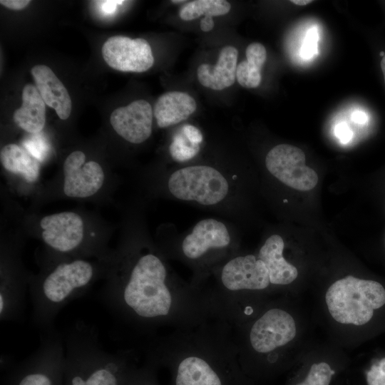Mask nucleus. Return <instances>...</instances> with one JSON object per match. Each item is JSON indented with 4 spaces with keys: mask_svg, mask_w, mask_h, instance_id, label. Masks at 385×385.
<instances>
[{
    "mask_svg": "<svg viewBox=\"0 0 385 385\" xmlns=\"http://www.w3.org/2000/svg\"><path fill=\"white\" fill-rule=\"evenodd\" d=\"M185 1H183V0H179V1H176V0H174V1H172L173 3L174 4H180V3H182V2H185Z\"/></svg>",
    "mask_w": 385,
    "mask_h": 385,
    "instance_id": "37",
    "label": "nucleus"
},
{
    "mask_svg": "<svg viewBox=\"0 0 385 385\" xmlns=\"http://www.w3.org/2000/svg\"><path fill=\"white\" fill-rule=\"evenodd\" d=\"M200 145L192 144L181 130L174 134L169 145V153L175 163H186L200 153Z\"/></svg>",
    "mask_w": 385,
    "mask_h": 385,
    "instance_id": "23",
    "label": "nucleus"
},
{
    "mask_svg": "<svg viewBox=\"0 0 385 385\" xmlns=\"http://www.w3.org/2000/svg\"><path fill=\"white\" fill-rule=\"evenodd\" d=\"M305 155L299 148L279 144L266 155L268 173L282 183L297 190L313 189L318 182L317 173L305 165Z\"/></svg>",
    "mask_w": 385,
    "mask_h": 385,
    "instance_id": "9",
    "label": "nucleus"
},
{
    "mask_svg": "<svg viewBox=\"0 0 385 385\" xmlns=\"http://www.w3.org/2000/svg\"><path fill=\"white\" fill-rule=\"evenodd\" d=\"M157 367L150 361L142 366H134L130 370L123 385H160L157 377Z\"/></svg>",
    "mask_w": 385,
    "mask_h": 385,
    "instance_id": "24",
    "label": "nucleus"
},
{
    "mask_svg": "<svg viewBox=\"0 0 385 385\" xmlns=\"http://www.w3.org/2000/svg\"><path fill=\"white\" fill-rule=\"evenodd\" d=\"M63 192L70 197H88L102 187L105 175L96 161L86 163V155L81 150L70 153L63 163Z\"/></svg>",
    "mask_w": 385,
    "mask_h": 385,
    "instance_id": "12",
    "label": "nucleus"
},
{
    "mask_svg": "<svg viewBox=\"0 0 385 385\" xmlns=\"http://www.w3.org/2000/svg\"><path fill=\"white\" fill-rule=\"evenodd\" d=\"M368 385H385V358L371 366L366 374Z\"/></svg>",
    "mask_w": 385,
    "mask_h": 385,
    "instance_id": "28",
    "label": "nucleus"
},
{
    "mask_svg": "<svg viewBox=\"0 0 385 385\" xmlns=\"http://www.w3.org/2000/svg\"><path fill=\"white\" fill-rule=\"evenodd\" d=\"M200 29L202 31L207 32L211 31L214 26V20L212 16H205L200 21Z\"/></svg>",
    "mask_w": 385,
    "mask_h": 385,
    "instance_id": "33",
    "label": "nucleus"
},
{
    "mask_svg": "<svg viewBox=\"0 0 385 385\" xmlns=\"http://www.w3.org/2000/svg\"><path fill=\"white\" fill-rule=\"evenodd\" d=\"M21 98L22 104L14 113V121L29 133H39L46 123V104L36 87L30 83L24 87Z\"/></svg>",
    "mask_w": 385,
    "mask_h": 385,
    "instance_id": "19",
    "label": "nucleus"
},
{
    "mask_svg": "<svg viewBox=\"0 0 385 385\" xmlns=\"http://www.w3.org/2000/svg\"><path fill=\"white\" fill-rule=\"evenodd\" d=\"M246 60L237 66L236 78L240 86L254 88L260 86L262 81L261 70L267 59V51L260 43H252L245 51Z\"/></svg>",
    "mask_w": 385,
    "mask_h": 385,
    "instance_id": "21",
    "label": "nucleus"
},
{
    "mask_svg": "<svg viewBox=\"0 0 385 385\" xmlns=\"http://www.w3.org/2000/svg\"><path fill=\"white\" fill-rule=\"evenodd\" d=\"M296 332V324L289 313L280 308H271L250 327L249 346L255 353L271 354L291 342Z\"/></svg>",
    "mask_w": 385,
    "mask_h": 385,
    "instance_id": "10",
    "label": "nucleus"
},
{
    "mask_svg": "<svg viewBox=\"0 0 385 385\" xmlns=\"http://www.w3.org/2000/svg\"><path fill=\"white\" fill-rule=\"evenodd\" d=\"M165 192L174 200L215 212L233 222L240 194V175L210 163L174 168L165 175Z\"/></svg>",
    "mask_w": 385,
    "mask_h": 385,
    "instance_id": "4",
    "label": "nucleus"
},
{
    "mask_svg": "<svg viewBox=\"0 0 385 385\" xmlns=\"http://www.w3.org/2000/svg\"><path fill=\"white\" fill-rule=\"evenodd\" d=\"M114 130L133 144L148 140L152 133L153 111L150 104L140 99L115 109L110 117Z\"/></svg>",
    "mask_w": 385,
    "mask_h": 385,
    "instance_id": "14",
    "label": "nucleus"
},
{
    "mask_svg": "<svg viewBox=\"0 0 385 385\" xmlns=\"http://www.w3.org/2000/svg\"><path fill=\"white\" fill-rule=\"evenodd\" d=\"M40 226L44 242L54 251L66 254L79 248L83 240V222L79 215L62 212L43 217Z\"/></svg>",
    "mask_w": 385,
    "mask_h": 385,
    "instance_id": "13",
    "label": "nucleus"
},
{
    "mask_svg": "<svg viewBox=\"0 0 385 385\" xmlns=\"http://www.w3.org/2000/svg\"><path fill=\"white\" fill-rule=\"evenodd\" d=\"M194 98L180 91L161 95L154 107V115L160 128H166L186 120L196 110Z\"/></svg>",
    "mask_w": 385,
    "mask_h": 385,
    "instance_id": "18",
    "label": "nucleus"
},
{
    "mask_svg": "<svg viewBox=\"0 0 385 385\" xmlns=\"http://www.w3.org/2000/svg\"><path fill=\"white\" fill-rule=\"evenodd\" d=\"M181 131L192 144L200 145L203 140L202 133L195 125L185 124L182 126Z\"/></svg>",
    "mask_w": 385,
    "mask_h": 385,
    "instance_id": "29",
    "label": "nucleus"
},
{
    "mask_svg": "<svg viewBox=\"0 0 385 385\" xmlns=\"http://www.w3.org/2000/svg\"><path fill=\"white\" fill-rule=\"evenodd\" d=\"M63 337V385H123L135 365L133 350L106 351L93 325L78 321Z\"/></svg>",
    "mask_w": 385,
    "mask_h": 385,
    "instance_id": "3",
    "label": "nucleus"
},
{
    "mask_svg": "<svg viewBox=\"0 0 385 385\" xmlns=\"http://www.w3.org/2000/svg\"><path fill=\"white\" fill-rule=\"evenodd\" d=\"M119 260L101 297L128 324L152 332L163 327L195 325L214 317L207 291L182 279L163 252L139 247Z\"/></svg>",
    "mask_w": 385,
    "mask_h": 385,
    "instance_id": "1",
    "label": "nucleus"
},
{
    "mask_svg": "<svg viewBox=\"0 0 385 385\" xmlns=\"http://www.w3.org/2000/svg\"><path fill=\"white\" fill-rule=\"evenodd\" d=\"M381 68L384 76V83H385V54L383 56L381 61Z\"/></svg>",
    "mask_w": 385,
    "mask_h": 385,
    "instance_id": "36",
    "label": "nucleus"
},
{
    "mask_svg": "<svg viewBox=\"0 0 385 385\" xmlns=\"http://www.w3.org/2000/svg\"><path fill=\"white\" fill-rule=\"evenodd\" d=\"M101 52L106 63L120 71L141 73L148 71L154 63L151 47L142 38L111 36L103 43Z\"/></svg>",
    "mask_w": 385,
    "mask_h": 385,
    "instance_id": "11",
    "label": "nucleus"
},
{
    "mask_svg": "<svg viewBox=\"0 0 385 385\" xmlns=\"http://www.w3.org/2000/svg\"><path fill=\"white\" fill-rule=\"evenodd\" d=\"M31 73L45 104L53 108L60 119L66 120L71 112V99L63 83L45 65L34 66Z\"/></svg>",
    "mask_w": 385,
    "mask_h": 385,
    "instance_id": "15",
    "label": "nucleus"
},
{
    "mask_svg": "<svg viewBox=\"0 0 385 385\" xmlns=\"http://www.w3.org/2000/svg\"><path fill=\"white\" fill-rule=\"evenodd\" d=\"M237 49L232 46L224 47L217 63L212 66L201 64L197 71L199 82L205 87L221 91L234 84L236 78Z\"/></svg>",
    "mask_w": 385,
    "mask_h": 385,
    "instance_id": "17",
    "label": "nucleus"
},
{
    "mask_svg": "<svg viewBox=\"0 0 385 385\" xmlns=\"http://www.w3.org/2000/svg\"><path fill=\"white\" fill-rule=\"evenodd\" d=\"M237 357L232 327L216 317L156 339L147 354L168 369L170 385H238Z\"/></svg>",
    "mask_w": 385,
    "mask_h": 385,
    "instance_id": "2",
    "label": "nucleus"
},
{
    "mask_svg": "<svg viewBox=\"0 0 385 385\" xmlns=\"http://www.w3.org/2000/svg\"><path fill=\"white\" fill-rule=\"evenodd\" d=\"M335 135L341 143L346 144L353 138L351 130L345 123H338L335 127Z\"/></svg>",
    "mask_w": 385,
    "mask_h": 385,
    "instance_id": "30",
    "label": "nucleus"
},
{
    "mask_svg": "<svg viewBox=\"0 0 385 385\" xmlns=\"http://www.w3.org/2000/svg\"><path fill=\"white\" fill-rule=\"evenodd\" d=\"M95 266L82 259L63 261L31 282L32 319L43 332L54 329L60 311L81 297L94 281Z\"/></svg>",
    "mask_w": 385,
    "mask_h": 385,
    "instance_id": "6",
    "label": "nucleus"
},
{
    "mask_svg": "<svg viewBox=\"0 0 385 385\" xmlns=\"http://www.w3.org/2000/svg\"><path fill=\"white\" fill-rule=\"evenodd\" d=\"M39 133L32 134V136L25 140L24 147L36 159L42 161L48 154V145Z\"/></svg>",
    "mask_w": 385,
    "mask_h": 385,
    "instance_id": "26",
    "label": "nucleus"
},
{
    "mask_svg": "<svg viewBox=\"0 0 385 385\" xmlns=\"http://www.w3.org/2000/svg\"><path fill=\"white\" fill-rule=\"evenodd\" d=\"M230 9V4L225 0H195L186 4L180 11L179 16L183 21H190L202 15L222 16Z\"/></svg>",
    "mask_w": 385,
    "mask_h": 385,
    "instance_id": "22",
    "label": "nucleus"
},
{
    "mask_svg": "<svg viewBox=\"0 0 385 385\" xmlns=\"http://www.w3.org/2000/svg\"><path fill=\"white\" fill-rule=\"evenodd\" d=\"M122 1H100L102 11L106 14H112L115 10L118 4H121Z\"/></svg>",
    "mask_w": 385,
    "mask_h": 385,
    "instance_id": "32",
    "label": "nucleus"
},
{
    "mask_svg": "<svg viewBox=\"0 0 385 385\" xmlns=\"http://www.w3.org/2000/svg\"><path fill=\"white\" fill-rule=\"evenodd\" d=\"M64 368L63 336L45 331L38 349L7 371L4 385H63Z\"/></svg>",
    "mask_w": 385,
    "mask_h": 385,
    "instance_id": "8",
    "label": "nucleus"
},
{
    "mask_svg": "<svg viewBox=\"0 0 385 385\" xmlns=\"http://www.w3.org/2000/svg\"><path fill=\"white\" fill-rule=\"evenodd\" d=\"M334 373L326 362L313 364L305 379L297 385H329Z\"/></svg>",
    "mask_w": 385,
    "mask_h": 385,
    "instance_id": "25",
    "label": "nucleus"
},
{
    "mask_svg": "<svg viewBox=\"0 0 385 385\" xmlns=\"http://www.w3.org/2000/svg\"><path fill=\"white\" fill-rule=\"evenodd\" d=\"M325 300L331 316L341 324L363 325L385 304V289L378 282L346 276L327 289Z\"/></svg>",
    "mask_w": 385,
    "mask_h": 385,
    "instance_id": "7",
    "label": "nucleus"
},
{
    "mask_svg": "<svg viewBox=\"0 0 385 385\" xmlns=\"http://www.w3.org/2000/svg\"><path fill=\"white\" fill-rule=\"evenodd\" d=\"M284 249L283 238L273 234L265 240L257 255L268 270L271 284H289L297 277V269L283 257Z\"/></svg>",
    "mask_w": 385,
    "mask_h": 385,
    "instance_id": "16",
    "label": "nucleus"
},
{
    "mask_svg": "<svg viewBox=\"0 0 385 385\" xmlns=\"http://www.w3.org/2000/svg\"><path fill=\"white\" fill-rule=\"evenodd\" d=\"M352 120L359 124H364L368 120V116L366 113L362 111H355L352 113Z\"/></svg>",
    "mask_w": 385,
    "mask_h": 385,
    "instance_id": "34",
    "label": "nucleus"
},
{
    "mask_svg": "<svg viewBox=\"0 0 385 385\" xmlns=\"http://www.w3.org/2000/svg\"><path fill=\"white\" fill-rule=\"evenodd\" d=\"M237 246L233 222L207 217L180 235L175 233L163 253L188 267L192 272L191 284L203 289L212 271L239 252Z\"/></svg>",
    "mask_w": 385,
    "mask_h": 385,
    "instance_id": "5",
    "label": "nucleus"
},
{
    "mask_svg": "<svg viewBox=\"0 0 385 385\" xmlns=\"http://www.w3.org/2000/svg\"><path fill=\"white\" fill-rule=\"evenodd\" d=\"M291 2L296 5L304 6V5H307L312 3V1L311 0H292Z\"/></svg>",
    "mask_w": 385,
    "mask_h": 385,
    "instance_id": "35",
    "label": "nucleus"
},
{
    "mask_svg": "<svg viewBox=\"0 0 385 385\" xmlns=\"http://www.w3.org/2000/svg\"><path fill=\"white\" fill-rule=\"evenodd\" d=\"M31 1L29 0H1V5L12 9L21 10L24 9Z\"/></svg>",
    "mask_w": 385,
    "mask_h": 385,
    "instance_id": "31",
    "label": "nucleus"
},
{
    "mask_svg": "<svg viewBox=\"0 0 385 385\" xmlns=\"http://www.w3.org/2000/svg\"><path fill=\"white\" fill-rule=\"evenodd\" d=\"M0 160L7 171L21 175L27 183L37 180L40 164L24 148L14 143L7 144L1 150Z\"/></svg>",
    "mask_w": 385,
    "mask_h": 385,
    "instance_id": "20",
    "label": "nucleus"
},
{
    "mask_svg": "<svg viewBox=\"0 0 385 385\" xmlns=\"http://www.w3.org/2000/svg\"><path fill=\"white\" fill-rule=\"evenodd\" d=\"M318 41V30L312 27L307 31L301 46L300 56L303 59L309 60L317 55Z\"/></svg>",
    "mask_w": 385,
    "mask_h": 385,
    "instance_id": "27",
    "label": "nucleus"
}]
</instances>
